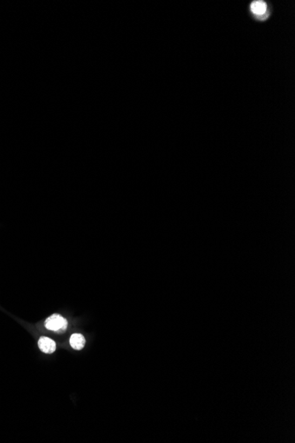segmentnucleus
I'll use <instances>...</instances> for the list:
<instances>
[{
    "mask_svg": "<svg viewBox=\"0 0 295 443\" xmlns=\"http://www.w3.org/2000/svg\"><path fill=\"white\" fill-rule=\"evenodd\" d=\"M68 320L60 314H52L45 320V327L47 329L56 333H65L68 328Z\"/></svg>",
    "mask_w": 295,
    "mask_h": 443,
    "instance_id": "1",
    "label": "nucleus"
},
{
    "mask_svg": "<svg viewBox=\"0 0 295 443\" xmlns=\"http://www.w3.org/2000/svg\"><path fill=\"white\" fill-rule=\"evenodd\" d=\"M38 347L40 351L45 353V354H52L57 349L56 342L52 339H50L49 337L42 336L40 337L38 340Z\"/></svg>",
    "mask_w": 295,
    "mask_h": 443,
    "instance_id": "2",
    "label": "nucleus"
},
{
    "mask_svg": "<svg viewBox=\"0 0 295 443\" xmlns=\"http://www.w3.org/2000/svg\"><path fill=\"white\" fill-rule=\"evenodd\" d=\"M86 339L81 333H74L70 337V345L75 351H81L85 347Z\"/></svg>",
    "mask_w": 295,
    "mask_h": 443,
    "instance_id": "3",
    "label": "nucleus"
},
{
    "mask_svg": "<svg viewBox=\"0 0 295 443\" xmlns=\"http://www.w3.org/2000/svg\"><path fill=\"white\" fill-rule=\"evenodd\" d=\"M267 5L263 1H255L251 4V10L256 15H262L266 12Z\"/></svg>",
    "mask_w": 295,
    "mask_h": 443,
    "instance_id": "4",
    "label": "nucleus"
}]
</instances>
